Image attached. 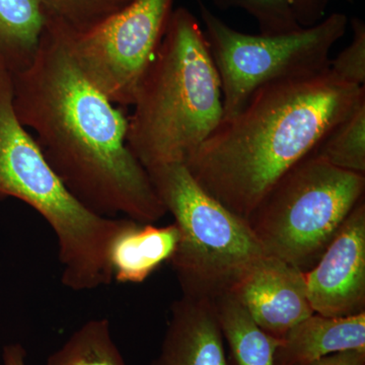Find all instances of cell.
<instances>
[{"instance_id": "1", "label": "cell", "mask_w": 365, "mask_h": 365, "mask_svg": "<svg viewBox=\"0 0 365 365\" xmlns=\"http://www.w3.org/2000/svg\"><path fill=\"white\" fill-rule=\"evenodd\" d=\"M11 76L16 116L79 202L105 217L144 223L167 215L127 145L128 119L83 76L61 21L48 14L33 61Z\"/></svg>"}, {"instance_id": "2", "label": "cell", "mask_w": 365, "mask_h": 365, "mask_svg": "<svg viewBox=\"0 0 365 365\" xmlns=\"http://www.w3.org/2000/svg\"><path fill=\"white\" fill-rule=\"evenodd\" d=\"M365 98L327 71L262 86L187 160L195 181L248 222L276 182Z\"/></svg>"}, {"instance_id": "3", "label": "cell", "mask_w": 365, "mask_h": 365, "mask_svg": "<svg viewBox=\"0 0 365 365\" xmlns=\"http://www.w3.org/2000/svg\"><path fill=\"white\" fill-rule=\"evenodd\" d=\"M132 106L127 145L146 170L186 163L222 123L220 74L205 34L186 9L172 13Z\"/></svg>"}, {"instance_id": "4", "label": "cell", "mask_w": 365, "mask_h": 365, "mask_svg": "<svg viewBox=\"0 0 365 365\" xmlns=\"http://www.w3.org/2000/svg\"><path fill=\"white\" fill-rule=\"evenodd\" d=\"M146 170L179 230L170 263L182 295L215 302L232 294L266 256L249 223L209 195L185 163Z\"/></svg>"}, {"instance_id": "5", "label": "cell", "mask_w": 365, "mask_h": 365, "mask_svg": "<svg viewBox=\"0 0 365 365\" xmlns=\"http://www.w3.org/2000/svg\"><path fill=\"white\" fill-rule=\"evenodd\" d=\"M364 191L365 175L334 167L312 153L276 182L248 223L266 255L307 272Z\"/></svg>"}, {"instance_id": "6", "label": "cell", "mask_w": 365, "mask_h": 365, "mask_svg": "<svg viewBox=\"0 0 365 365\" xmlns=\"http://www.w3.org/2000/svg\"><path fill=\"white\" fill-rule=\"evenodd\" d=\"M197 4L222 83L223 119L241 111L262 86L328 71L331 50L347 31V16L334 13L297 32L249 35L227 25L201 0Z\"/></svg>"}, {"instance_id": "7", "label": "cell", "mask_w": 365, "mask_h": 365, "mask_svg": "<svg viewBox=\"0 0 365 365\" xmlns=\"http://www.w3.org/2000/svg\"><path fill=\"white\" fill-rule=\"evenodd\" d=\"M28 204L54 232L58 257L85 258L98 248L107 220L79 202L46 162L14 108L13 76L0 57V200Z\"/></svg>"}, {"instance_id": "8", "label": "cell", "mask_w": 365, "mask_h": 365, "mask_svg": "<svg viewBox=\"0 0 365 365\" xmlns=\"http://www.w3.org/2000/svg\"><path fill=\"white\" fill-rule=\"evenodd\" d=\"M172 4L173 0H132L83 33H71L62 24L79 69L113 104H134L165 36Z\"/></svg>"}, {"instance_id": "9", "label": "cell", "mask_w": 365, "mask_h": 365, "mask_svg": "<svg viewBox=\"0 0 365 365\" xmlns=\"http://www.w3.org/2000/svg\"><path fill=\"white\" fill-rule=\"evenodd\" d=\"M304 276L314 314L342 318L365 312L364 198Z\"/></svg>"}, {"instance_id": "10", "label": "cell", "mask_w": 365, "mask_h": 365, "mask_svg": "<svg viewBox=\"0 0 365 365\" xmlns=\"http://www.w3.org/2000/svg\"><path fill=\"white\" fill-rule=\"evenodd\" d=\"M232 294L264 332L279 340L314 314L304 271L269 255L255 264Z\"/></svg>"}, {"instance_id": "11", "label": "cell", "mask_w": 365, "mask_h": 365, "mask_svg": "<svg viewBox=\"0 0 365 365\" xmlns=\"http://www.w3.org/2000/svg\"><path fill=\"white\" fill-rule=\"evenodd\" d=\"M150 365H230L212 302L182 295L173 302L160 352Z\"/></svg>"}, {"instance_id": "12", "label": "cell", "mask_w": 365, "mask_h": 365, "mask_svg": "<svg viewBox=\"0 0 365 365\" xmlns=\"http://www.w3.org/2000/svg\"><path fill=\"white\" fill-rule=\"evenodd\" d=\"M349 350L365 351V312L342 318L314 314L281 339L275 365H309Z\"/></svg>"}, {"instance_id": "13", "label": "cell", "mask_w": 365, "mask_h": 365, "mask_svg": "<svg viewBox=\"0 0 365 365\" xmlns=\"http://www.w3.org/2000/svg\"><path fill=\"white\" fill-rule=\"evenodd\" d=\"M175 223L157 227L128 218L109 251L113 282L139 284L170 262L179 242Z\"/></svg>"}, {"instance_id": "14", "label": "cell", "mask_w": 365, "mask_h": 365, "mask_svg": "<svg viewBox=\"0 0 365 365\" xmlns=\"http://www.w3.org/2000/svg\"><path fill=\"white\" fill-rule=\"evenodd\" d=\"M47 20L43 0H0V57L9 71L30 66Z\"/></svg>"}, {"instance_id": "15", "label": "cell", "mask_w": 365, "mask_h": 365, "mask_svg": "<svg viewBox=\"0 0 365 365\" xmlns=\"http://www.w3.org/2000/svg\"><path fill=\"white\" fill-rule=\"evenodd\" d=\"M212 302L235 364L275 365L281 340L264 332L234 294L223 295Z\"/></svg>"}, {"instance_id": "16", "label": "cell", "mask_w": 365, "mask_h": 365, "mask_svg": "<svg viewBox=\"0 0 365 365\" xmlns=\"http://www.w3.org/2000/svg\"><path fill=\"white\" fill-rule=\"evenodd\" d=\"M222 9H239L258 24L261 35H283L319 23L329 0H212Z\"/></svg>"}, {"instance_id": "17", "label": "cell", "mask_w": 365, "mask_h": 365, "mask_svg": "<svg viewBox=\"0 0 365 365\" xmlns=\"http://www.w3.org/2000/svg\"><path fill=\"white\" fill-rule=\"evenodd\" d=\"M46 365H127L112 335L111 322H86L48 356Z\"/></svg>"}, {"instance_id": "18", "label": "cell", "mask_w": 365, "mask_h": 365, "mask_svg": "<svg viewBox=\"0 0 365 365\" xmlns=\"http://www.w3.org/2000/svg\"><path fill=\"white\" fill-rule=\"evenodd\" d=\"M334 167L365 175V98L313 151Z\"/></svg>"}, {"instance_id": "19", "label": "cell", "mask_w": 365, "mask_h": 365, "mask_svg": "<svg viewBox=\"0 0 365 365\" xmlns=\"http://www.w3.org/2000/svg\"><path fill=\"white\" fill-rule=\"evenodd\" d=\"M132 0H43L46 11L71 33H83L128 6Z\"/></svg>"}, {"instance_id": "20", "label": "cell", "mask_w": 365, "mask_h": 365, "mask_svg": "<svg viewBox=\"0 0 365 365\" xmlns=\"http://www.w3.org/2000/svg\"><path fill=\"white\" fill-rule=\"evenodd\" d=\"M351 43L331 59L329 71L347 83L364 86L365 83V24L359 18L352 19Z\"/></svg>"}, {"instance_id": "21", "label": "cell", "mask_w": 365, "mask_h": 365, "mask_svg": "<svg viewBox=\"0 0 365 365\" xmlns=\"http://www.w3.org/2000/svg\"><path fill=\"white\" fill-rule=\"evenodd\" d=\"M309 365H365V351L349 350L335 353Z\"/></svg>"}, {"instance_id": "22", "label": "cell", "mask_w": 365, "mask_h": 365, "mask_svg": "<svg viewBox=\"0 0 365 365\" xmlns=\"http://www.w3.org/2000/svg\"><path fill=\"white\" fill-rule=\"evenodd\" d=\"M4 365H28L26 350L21 343H9L2 349Z\"/></svg>"}, {"instance_id": "23", "label": "cell", "mask_w": 365, "mask_h": 365, "mask_svg": "<svg viewBox=\"0 0 365 365\" xmlns=\"http://www.w3.org/2000/svg\"><path fill=\"white\" fill-rule=\"evenodd\" d=\"M346 1L353 2V1H356V0H346Z\"/></svg>"}]
</instances>
